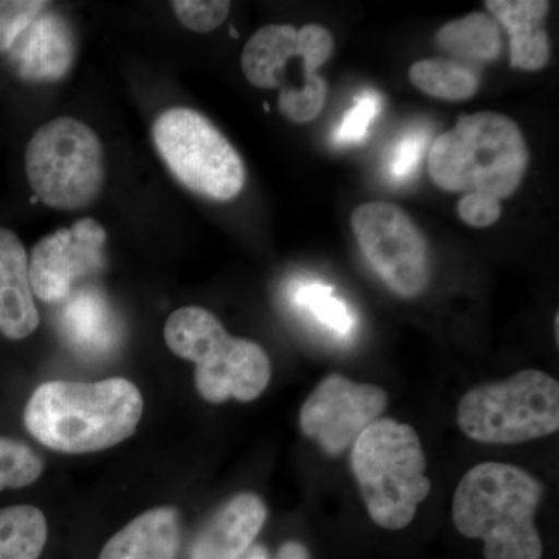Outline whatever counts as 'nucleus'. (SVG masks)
Wrapping results in <instances>:
<instances>
[{
    "label": "nucleus",
    "instance_id": "nucleus-1",
    "mask_svg": "<svg viewBox=\"0 0 559 559\" xmlns=\"http://www.w3.org/2000/svg\"><path fill=\"white\" fill-rule=\"evenodd\" d=\"M142 414V393L124 378L50 381L33 392L24 423L32 437L50 450L91 454L130 439Z\"/></svg>",
    "mask_w": 559,
    "mask_h": 559
},
{
    "label": "nucleus",
    "instance_id": "nucleus-2",
    "mask_svg": "<svg viewBox=\"0 0 559 559\" xmlns=\"http://www.w3.org/2000/svg\"><path fill=\"white\" fill-rule=\"evenodd\" d=\"M544 498L539 479L509 463L466 471L452 499V521L463 536L481 539L487 559H540L535 514Z\"/></svg>",
    "mask_w": 559,
    "mask_h": 559
},
{
    "label": "nucleus",
    "instance_id": "nucleus-3",
    "mask_svg": "<svg viewBox=\"0 0 559 559\" xmlns=\"http://www.w3.org/2000/svg\"><path fill=\"white\" fill-rule=\"evenodd\" d=\"M528 164L527 142L516 121L491 110L460 117L452 130L433 140L428 159L430 178L440 189L500 201L516 193Z\"/></svg>",
    "mask_w": 559,
    "mask_h": 559
},
{
    "label": "nucleus",
    "instance_id": "nucleus-4",
    "mask_svg": "<svg viewBox=\"0 0 559 559\" xmlns=\"http://www.w3.org/2000/svg\"><path fill=\"white\" fill-rule=\"evenodd\" d=\"M352 471L371 521L385 530H403L430 495L425 450L417 430L380 418L352 448Z\"/></svg>",
    "mask_w": 559,
    "mask_h": 559
},
{
    "label": "nucleus",
    "instance_id": "nucleus-5",
    "mask_svg": "<svg viewBox=\"0 0 559 559\" xmlns=\"http://www.w3.org/2000/svg\"><path fill=\"white\" fill-rule=\"evenodd\" d=\"M168 348L197 366L194 385L212 404L259 399L271 381V359L257 342L234 337L213 312L183 307L164 329Z\"/></svg>",
    "mask_w": 559,
    "mask_h": 559
},
{
    "label": "nucleus",
    "instance_id": "nucleus-6",
    "mask_svg": "<svg viewBox=\"0 0 559 559\" xmlns=\"http://www.w3.org/2000/svg\"><path fill=\"white\" fill-rule=\"evenodd\" d=\"M459 428L485 444H518L559 429V384L550 374L525 369L469 389L457 407Z\"/></svg>",
    "mask_w": 559,
    "mask_h": 559
},
{
    "label": "nucleus",
    "instance_id": "nucleus-7",
    "mask_svg": "<svg viewBox=\"0 0 559 559\" xmlns=\"http://www.w3.org/2000/svg\"><path fill=\"white\" fill-rule=\"evenodd\" d=\"M25 173L28 186L47 207L70 212L87 207L105 186L100 139L73 117L47 121L25 150Z\"/></svg>",
    "mask_w": 559,
    "mask_h": 559
},
{
    "label": "nucleus",
    "instance_id": "nucleus-8",
    "mask_svg": "<svg viewBox=\"0 0 559 559\" xmlns=\"http://www.w3.org/2000/svg\"><path fill=\"white\" fill-rule=\"evenodd\" d=\"M162 159L187 189L215 201H230L245 189V164L229 140L198 110L171 108L153 124Z\"/></svg>",
    "mask_w": 559,
    "mask_h": 559
},
{
    "label": "nucleus",
    "instance_id": "nucleus-9",
    "mask_svg": "<svg viewBox=\"0 0 559 559\" xmlns=\"http://www.w3.org/2000/svg\"><path fill=\"white\" fill-rule=\"evenodd\" d=\"M352 229L371 267L396 296L414 299L428 288V242L399 205L382 201L359 205L352 215Z\"/></svg>",
    "mask_w": 559,
    "mask_h": 559
},
{
    "label": "nucleus",
    "instance_id": "nucleus-10",
    "mask_svg": "<svg viewBox=\"0 0 559 559\" xmlns=\"http://www.w3.org/2000/svg\"><path fill=\"white\" fill-rule=\"evenodd\" d=\"M388 403V392L378 385L329 374L301 406L300 429L326 454L341 455L380 419Z\"/></svg>",
    "mask_w": 559,
    "mask_h": 559
},
{
    "label": "nucleus",
    "instance_id": "nucleus-11",
    "mask_svg": "<svg viewBox=\"0 0 559 559\" xmlns=\"http://www.w3.org/2000/svg\"><path fill=\"white\" fill-rule=\"evenodd\" d=\"M106 230L98 221L83 218L36 242L28 260L33 296L47 304L68 299L73 285L102 270Z\"/></svg>",
    "mask_w": 559,
    "mask_h": 559
},
{
    "label": "nucleus",
    "instance_id": "nucleus-12",
    "mask_svg": "<svg viewBox=\"0 0 559 559\" xmlns=\"http://www.w3.org/2000/svg\"><path fill=\"white\" fill-rule=\"evenodd\" d=\"M300 49L299 28L288 24H271L253 33L241 55L246 79L260 90H280L278 103L297 92L296 73L290 75V58ZM326 58H314L300 70L299 80L316 100L325 103L329 83L319 75Z\"/></svg>",
    "mask_w": 559,
    "mask_h": 559
},
{
    "label": "nucleus",
    "instance_id": "nucleus-13",
    "mask_svg": "<svg viewBox=\"0 0 559 559\" xmlns=\"http://www.w3.org/2000/svg\"><path fill=\"white\" fill-rule=\"evenodd\" d=\"M46 10L10 50L17 73L32 83H55L64 79L76 57V39L69 22Z\"/></svg>",
    "mask_w": 559,
    "mask_h": 559
},
{
    "label": "nucleus",
    "instance_id": "nucleus-14",
    "mask_svg": "<svg viewBox=\"0 0 559 559\" xmlns=\"http://www.w3.org/2000/svg\"><path fill=\"white\" fill-rule=\"evenodd\" d=\"M263 500L242 492L227 500L202 527L191 547L190 559H241L266 522Z\"/></svg>",
    "mask_w": 559,
    "mask_h": 559
},
{
    "label": "nucleus",
    "instance_id": "nucleus-15",
    "mask_svg": "<svg viewBox=\"0 0 559 559\" xmlns=\"http://www.w3.org/2000/svg\"><path fill=\"white\" fill-rule=\"evenodd\" d=\"M39 325L28 255L16 234L0 229V333L11 341L32 336Z\"/></svg>",
    "mask_w": 559,
    "mask_h": 559
},
{
    "label": "nucleus",
    "instance_id": "nucleus-16",
    "mask_svg": "<svg viewBox=\"0 0 559 559\" xmlns=\"http://www.w3.org/2000/svg\"><path fill=\"white\" fill-rule=\"evenodd\" d=\"M500 27L510 36V64L525 72H538L549 64L550 39L544 28L550 2L547 0H487Z\"/></svg>",
    "mask_w": 559,
    "mask_h": 559
},
{
    "label": "nucleus",
    "instance_id": "nucleus-17",
    "mask_svg": "<svg viewBox=\"0 0 559 559\" xmlns=\"http://www.w3.org/2000/svg\"><path fill=\"white\" fill-rule=\"evenodd\" d=\"M61 329L69 345L84 355H106L119 342L116 314L97 289L70 293L62 308Z\"/></svg>",
    "mask_w": 559,
    "mask_h": 559
},
{
    "label": "nucleus",
    "instance_id": "nucleus-18",
    "mask_svg": "<svg viewBox=\"0 0 559 559\" xmlns=\"http://www.w3.org/2000/svg\"><path fill=\"white\" fill-rule=\"evenodd\" d=\"M179 543L178 511L157 507L116 533L98 559H178Z\"/></svg>",
    "mask_w": 559,
    "mask_h": 559
},
{
    "label": "nucleus",
    "instance_id": "nucleus-19",
    "mask_svg": "<svg viewBox=\"0 0 559 559\" xmlns=\"http://www.w3.org/2000/svg\"><path fill=\"white\" fill-rule=\"evenodd\" d=\"M437 46L454 60L474 68L480 62L498 60L502 53V27L495 17L473 13L451 21L436 36Z\"/></svg>",
    "mask_w": 559,
    "mask_h": 559
},
{
    "label": "nucleus",
    "instance_id": "nucleus-20",
    "mask_svg": "<svg viewBox=\"0 0 559 559\" xmlns=\"http://www.w3.org/2000/svg\"><path fill=\"white\" fill-rule=\"evenodd\" d=\"M47 533L46 516L36 507L0 509V559H39Z\"/></svg>",
    "mask_w": 559,
    "mask_h": 559
},
{
    "label": "nucleus",
    "instance_id": "nucleus-21",
    "mask_svg": "<svg viewBox=\"0 0 559 559\" xmlns=\"http://www.w3.org/2000/svg\"><path fill=\"white\" fill-rule=\"evenodd\" d=\"M415 87L433 98L465 102L476 95L480 86L476 68L452 60H421L409 70Z\"/></svg>",
    "mask_w": 559,
    "mask_h": 559
},
{
    "label": "nucleus",
    "instance_id": "nucleus-22",
    "mask_svg": "<svg viewBox=\"0 0 559 559\" xmlns=\"http://www.w3.org/2000/svg\"><path fill=\"white\" fill-rule=\"evenodd\" d=\"M294 304L340 336H347L355 329L352 311L344 301L333 296L331 286L305 283L294 293Z\"/></svg>",
    "mask_w": 559,
    "mask_h": 559
},
{
    "label": "nucleus",
    "instance_id": "nucleus-23",
    "mask_svg": "<svg viewBox=\"0 0 559 559\" xmlns=\"http://www.w3.org/2000/svg\"><path fill=\"white\" fill-rule=\"evenodd\" d=\"M44 471L43 459L24 441L0 437V491L35 484Z\"/></svg>",
    "mask_w": 559,
    "mask_h": 559
},
{
    "label": "nucleus",
    "instance_id": "nucleus-24",
    "mask_svg": "<svg viewBox=\"0 0 559 559\" xmlns=\"http://www.w3.org/2000/svg\"><path fill=\"white\" fill-rule=\"evenodd\" d=\"M380 112L381 95L374 91L362 92L342 117L333 132V142L342 146L359 145L369 135L371 123Z\"/></svg>",
    "mask_w": 559,
    "mask_h": 559
},
{
    "label": "nucleus",
    "instance_id": "nucleus-25",
    "mask_svg": "<svg viewBox=\"0 0 559 559\" xmlns=\"http://www.w3.org/2000/svg\"><path fill=\"white\" fill-rule=\"evenodd\" d=\"M47 5L43 0H0V53L13 49Z\"/></svg>",
    "mask_w": 559,
    "mask_h": 559
},
{
    "label": "nucleus",
    "instance_id": "nucleus-26",
    "mask_svg": "<svg viewBox=\"0 0 559 559\" xmlns=\"http://www.w3.org/2000/svg\"><path fill=\"white\" fill-rule=\"evenodd\" d=\"M429 134L426 130H414L404 134L403 138L390 148L388 156L389 178L393 182L404 183L414 179L418 171L419 162L428 145Z\"/></svg>",
    "mask_w": 559,
    "mask_h": 559
},
{
    "label": "nucleus",
    "instance_id": "nucleus-27",
    "mask_svg": "<svg viewBox=\"0 0 559 559\" xmlns=\"http://www.w3.org/2000/svg\"><path fill=\"white\" fill-rule=\"evenodd\" d=\"M171 5L189 31L210 33L226 22L231 3L227 0H175Z\"/></svg>",
    "mask_w": 559,
    "mask_h": 559
},
{
    "label": "nucleus",
    "instance_id": "nucleus-28",
    "mask_svg": "<svg viewBox=\"0 0 559 559\" xmlns=\"http://www.w3.org/2000/svg\"><path fill=\"white\" fill-rule=\"evenodd\" d=\"M457 212L463 223L473 227H489L498 223L502 205L498 198L488 194L468 193L459 201Z\"/></svg>",
    "mask_w": 559,
    "mask_h": 559
},
{
    "label": "nucleus",
    "instance_id": "nucleus-29",
    "mask_svg": "<svg viewBox=\"0 0 559 559\" xmlns=\"http://www.w3.org/2000/svg\"><path fill=\"white\" fill-rule=\"evenodd\" d=\"M275 559H310L307 547L297 540H289L280 547L277 558Z\"/></svg>",
    "mask_w": 559,
    "mask_h": 559
},
{
    "label": "nucleus",
    "instance_id": "nucleus-30",
    "mask_svg": "<svg viewBox=\"0 0 559 559\" xmlns=\"http://www.w3.org/2000/svg\"><path fill=\"white\" fill-rule=\"evenodd\" d=\"M242 559H270V554H267V550L264 549V547L255 546L246 551Z\"/></svg>",
    "mask_w": 559,
    "mask_h": 559
}]
</instances>
